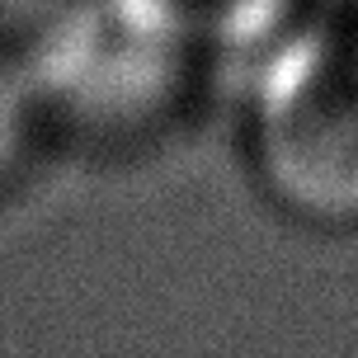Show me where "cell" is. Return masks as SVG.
Listing matches in <instances>:
<instances>
[{"mask_svg": "<svg viewBox=\"0 0 358 358\" xmlns=\"http://www.w3.org/2000/svg\"><path fill=\"white\" fill-rule=\"evenodd\" d=\"M43 118L48 113L38 104V90L29 80L24 57L0 52V184L15 175L19 161L29 156V142H34Z\"/></svg>", "mask_w": 358, "mask_h": 358, "instance_id": "obj_4", "label": "cell"}, {"mask_svg": "<svg viewBox=\"0 0 358 358\" xmlns=\"http://www.w3.org/2000/svg\"><path fill=\"white\" fill-rule=\"evenodd\" d=\"M203 57L255 62L306 19V0H161Z\"/></svg>", "mask_w": 358, "mask_h": 358, "instance_id": "obj_3", "label": "cell"}, {"mask_svg": "<svg viewBox=\"0 0 358 358\" xmlns=\"http://www.w3.org/2000/svg\"><path fill=\"white\" fill-rule=\"evenodd\" d=\"M29 5H38V0H0V19H10V15H24Z\"/></svg>", "mask_w": 358, "mask_h": 358, "instance_id": "obj_5", "label": "cell"}, {"mask_svg": "<svg viewBox=\"0 0 358 358\" xmlns=\"http://www.w3.org/2000/svg\"><path fill=\"white\" fill-rule=\"evenodd\" d=\"M245 66L268 198L311 227H358V38L302 19Z\"/></svg>", "mask_w": 358, "mask_h": 358, "instance_id": "obj_1", "label": "cell"}, {"mask_svg": "<svg viewBox=\"0 0 358 358\" xmlns=\"http://www.w3.org/2000/svg\"><path fill=\"white\" fill-rule=\"evenodd\" d=\"M19 57L48 118L118 137L175 113L203 48L161 0H57Z\"/></svg>", "mask_w": 358, "mask_h": 358, "instance_id": "obj_2", "label": "cell"}]
</instances>
